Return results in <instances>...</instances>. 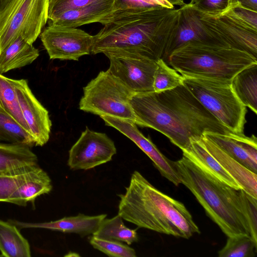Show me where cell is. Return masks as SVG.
Instances as JSON below:
<instances>
[{
	"instance_id": "obj_1",
	"label": "cell",
	"mask_w": 257,
	"mask_h": 257,
	"mask_svg": "<svg viewBox=\"0 0 257 257\" xmlns=\"http://www.w3.org/2000/svg\"><path fill=\"white\" fill-rule=\"evenodd\" d=\"M130 102L137 125L160 132L181 150L206 132H231L183 84L162 92L135 94Z\"/></svg>"
},
{
	"instance_id": "obj_2",
	"label": "cell",
	"mask_w": 257,
	"mask_h": 257,
	"mask_svg": "<svg viewBox=\"0 0 257 257\" xmlns=\"http://www.w3.org/2000/svg\"><path fill=\"white\" fill-rule=\"evenodd\" d=\"M179 17L175 8L108 15L93 36L91 54L129 53L157 61L162 58Z\"/></svg>"
},
{
	"instance_id": "obj_3",
	"label": "cell",
	"mask_w": 257,
	"mask_h": 257,
	"mask_svg": "<svg viewBox=\"0 0 257 257\" xmlns=\"http://www.w3.org/2000/svg\"><path fill=\"white\" fill-rule=\"evenodd\" d=\"M125 193L119 194L118 214L139 227L189 238L200 233L184 205L158 190L139 172L132 174Z\"/></svg>"
},
{
	"instance_id": "obj_4",
	"label": "cell",
	"mask_w": 257,
	"mask_h": 257,
	"mask_svg": "<svg viewBox=\"0 0 257 257\" xmlns=\"http://www.w3.org/2000/svg\"><path fill=\"white\" fill-rule=\"evenodd\" d=\"M172 164L181 183L227 237L246 234L251 237L242 189L225 184L183 155Z\"/></svg>"
},
{
	"instance_id": "obj_5",
	"label": "cell",
	"mask_w": 257,
	"mask_h": 257,
	"mask_svg": "<svg viewBox=\"0 0 257 257\" xmlns=\"http://www.w3.org/2000/svg\"><path fill=\"white\" fill-rule=\"evenodd\" d=\"M167 64L185 77L231 82L239 72L257 64V58L229 47L190 43L172 52Z\"/></svg>"
},
{
	"instance_id": "obj_6",
	"label": "cell",
	"mask_w": 257,
	"mask_h": 257,
	"mask_svg": "<svg viewBox=\"0 0 257 257\" xmlns=\"http://www.w3.org/2000/svg\"><path fill=\"white\" fill-rule=\"evenodd\" d=\"M183 77V84L213 116L231 132L244 134L246 107L236 96L231 82Z\"/></svg>"
},
{
	"instance_id": "obj_7",
	"label": "cell",
	"mask_w": 257,
	"mask_h": 257,
	"mask_svg": "<svg viewBox=\"0 0 257 257\" xmlns=\"http://www.w3.org/2000/svg\"><path fill=\"white\" fill-rule=\"evenodd\" d=\"M79 109L100 116L128 119L136 123L131 105L134 94L107 69L100 71L83 87Z\"/></svg>"
},
{
	"instance_id": "obj_8",
	"label": "cell",
	"mask_w": 257,
	"mask_h": 257,
	"mask_svg": "<svg viewBox=\"0 0 257 257\" xmlns=\"http://www.w3.org/2000/svg\"><path fill=\"white\" fill-rule=\"evenodd\" d=\"M49 0H8L0 10V53L17 38L33 44L48 22Z\"/></svg>"
},
{
	"instance_id": "obj_9",
	"label": "cell",
	"mask_w": 257,
	"mask_h": 257,
	"mask_svg": "<svg viewBox=\"0 0 257 257\" xmlns=\"http://www.w3.org/2000/svg\"><path fill=\"white\" fill-rule=\"evenodd\" d=\"M108 71L134 94L154 91L156 61L129 53H105Z\"/></svg>"
},
{
	"instance_id": "obj_10",
	"label": "cell",
	"mask_w": 257,
	"mask_h": 257,
	"mask_svg": "<svg viewBox=\"0 0 257 257\" xmlns=\"http://www.w3.org/2000/svg\"><path fill=\"white\" fill-rule=\"evenodd\" d=\"M50 59L78 61L91 54L93 36L76 28L49 24L40 34Z\"/></svg>"
},
{
	"instance_id": "obj_11",
	"label": "cell",
	"mask_w": 257,
	"mask_h": 257,
	"mask_svg": "<svg viewBox=\"0 0 257 257\" xmlns=\"http://www.w3.org/2000/svg\"><path fill=\"white\" fill-rule=\"evenodd\" d=\"M200 14L204 25L216 37L228 47L257 58V29L244 24L229 11L215 16Z\"/></svg>"
},
{
	"instance_id": "obj_12",
	"label": "cell",
	"mask_w": 257,
	"mask_h": 257,
	"mask_svg": "<svg viewBox=\"0 0 257 257\" xmlns=\"http://www.w3.org/2000/svg\"><path fill=\"white\" fill-rule=\"evenodd\" d=\"M116 153L114 143L105 134L86 127L70 149L67 164L73 170H89L109 162Z\"/></svg>"
},
{
	"instance_id": "obj_13",
	"label": "cell",
	"mask_w": 257,
	"mask_h": 257,
	"mask_svg": "<svg viewBox=\"0 0 257 257\" xmlns=\"http://www.w3.org/2000/svg\"><path fill=\"white\" fill-rule=\"evenodd\" d=\"M179 10L177 25L167 42L162 57L165 62L167 63L172 52L190 43L228 47L207 29L200 19V13L189 3Z\"/></svg>"
},
{
	"instance_id": "obj_14",
	"label": "cell",
	"mask_w": 257,
	"mask_h": 257,
	"mask_svg": "<svg viewBox=\"0 0 257 257\" xmlns=\"http://www.w3.org/2000/svg\"><path fill=\"white\" fill-rule=\"evenodd\" d=\"M12 81L35 146H43L49 141L51 132L52 122L49 112L34 96L27 80L12 79Z\"/></svg>"
},
{
	"instance_id": "obj_15",
	"label": "cell",
	"mask_w": 257,
	"mask_h": 257,
	"mask_svg": "<svg viewBox=\"0 0 257 257\" xmlns=\"http://www.w3.org/2000/svg\"><path fill=\"white\" fill-rule=\"evenodd\" d=\"M100 117L104 120L105 125L115 128L136 144L151 159L162 176L176 186L181 184L172 161L165 157L150 139L143 135L135 122L111 116Z\"/></svg>"
},
{
	"instance_id": "obj_16",
	"label": "cell",
	"mask_w": 257,
	"mask_h": 257,
	"mask_svg": "<svg viewBox=\"0 0 257 257\" xmlns=\"http://www.w3.org/2000/svg\"><path fill=\"white\" fill-rule=\"evenodd\" d=\"M203 136L247 169L257 173V139L244 134L206 132Z\"/></svg>"
},
{
	"instance_id": "obj_17",
	"label": "cell",
	"mask_w": 257,
	"mask_h": 257,
	"mask_svg": "<svg viewBox=\"0 0 257 257\" xmlns=\"http://www.w3.org/2000/svg\"><path fill=\"white\" fill-rule=\"evenodd\" d=\"M105 214L90 216L79 213L76 216L65 217L50 222L28 223L19 221L10 222L23 228H39L59 231L64 233H76L81 236L93 234L98 228Z\"/></svg>"
},
{
	"instance_id": "obj_18",
	"label": "cell",
	"mask_w": 257,
	"mask_h": 257,
	"mask_svg": "<svg viewBox=\"0 0 257 257\" xmlns=\"http://www.w3.org/2000/svg\"><path fill=\"white\" fill-rule=\"evenodd\" d=\"M201 140L207 150L235 181L240 189L257 199L256 174L231 158L203 135Z\"/></svg>"
},
{
	"instance_id": "obj_19",
	"label": "cell",
	"mask_w": 257,
	"mask_h": 257,
	"mask_svg": "<svg viewBox=\"0 0 257 257\" xmlns=\"http://www.w3.org/2000/svg\"><path fill=\"white\" fill-rule=\"evenodd\" d=\"M114 10V0H96L83 7L63 12L48 24L66 27H78L98 22Z\"/></svg>"
},
{
	"instance_id": "obj_20",
	"label": "cell",
	"mask_w": 257,
	"mask_h": 257,
	"mask_svg": "<svg viewBox=\"0 0 257 257\" xmlns=\"http://www.w3.org/2000/svg\"><path fill=\"white\" fill-rule=\"evenodd\" d=\"M52 189L51 180L38 165L32 170L26 181L11 196L9 203L26 206L38 196L49 193Z\"/></svg>"
},
{
	"instance_id": "obj_21",
	"label": "cell",
	"mask_w": 257,
	"mask_h": 257,
	"mask_svg": "<svg viewBox=\"0 0 257 257\" xmlns=\"http://www.w3.org/2000/svg\"><path fill=\"white\" fill-rule=\"evenodd\" d=\"M39 56L32 44L18 37L0 53V73L28 65Z\"/></svg>"
},
{
	"instance_id": "obj_22",
	"label": "cell",
	"mask_w": 257,
	"mask_h": 257,
	"mask_svg": "<svg viewBox=\"0 0 257 257\" xmlns=\"http://www.w3.org/2000/svg\"><path fill=\"white\" fill-rule=\"evenodd\" d=\"M201 138L191 140L190 146L187 149L182 150L183 155L201 166L225 184L234 189H241L235 181L207 150Z\"/></svg>"
},
{
	"instance_id": "obj_23",
	"label": "cell",
	"mask_w": 257,
	"mask_h": 257,
	"mask_svg": "<svg viewBox=\"0 0 257 257\" xmlns=\"http://www.w3.org/2000/svg\"><path fill=\"white\" fill-rule=\"evenodd\" d=\"M233 91L240 101L257 113V64L239 72L231 81Z\"/></svg>"
},
{
	"instance_id": "obj_24",
	"label": "cell",
	"mask_w": 257,
	"mask_h": 257,
	"mask_svg": "<svg viewBox=\"0 0 257 257\" xmlns=\"http://www.w3.org/2000/svg\"><path fill=\"white\" fill-rule=\"evenodd\" d=\"M0 251L6 257L31 256L29 243L16 225L2 220H0Z\"/></svg>"
},
{
	"instance_id": "obj_25",
	"label": "cell",
	"mask_w": 257,
	"mask_h": 257,
	"mask_svg": "<svg viewBox=\"0 0 257 257\" xmlns=\"http://www.w3.org/2000/svg\"><path fill=\"white\" fill-rule=\"evenodd\" d=\"M38 159L30 148L0 143V172L37 164Z\"/></svg>"
},
{
	"instance_id": "obj_26",
	"label": "cell",
	"mask_w": 257,
	"mask_h": 257,
	"mask_svg": "<svg viewBox=\"0 0 257 257\" xmlns=\"http://www.w3.org/2000/svg\"><path fill=\"white\" fill-rule=\"evenodd\" d=\"M93 235L104 239L123 242L128 245L139 239L137 230L125 226L118 214L111 218L105 217L103 219Z\"/></svg>"
},
{
	"instance_id": "obj_27",
	"label": "cell",
	"mask_w": 257,
	"mask_h": 257,
	"mask_svg": "<svg viewBox=\"0 0 257 257\" xmlns=\"http://www.w3.org/2000/svg\"><path fill=\"white\" fill-rule=\"evenodd\" d=\"M0 141L30 148L35 145L32 135L9 114L1 105Z\"/></svg>"
},
{
	"instance_id": "obj_28",
	"label": "cell",
	"mask_w": 257,
	"mask_h": 257,
	"mask_svg": "<svg viewBox=\"0 0 257 257\" xmlns=\"http://www.w3.org/2000/svg\"><path fill=\"white\" fill-rule=\"evenodd\" d=\"M0 105L9 114L31 134L29 126L23 115L12 79L1 73Z\"/></svg>"
},
{
	"instance_id": "obj_29",
	"label": "cell",
	"mask_w": 257,
	"mask_h": 257,
	"mask_svg": "<svg viewBox=\"0 0 257 257\" xmlns=\"http://www.w3.org/2000/svg\"><path fill=\"white\" fill-rule=\"evenodd\" d=\"M38 164L0 172V202L9 203L11 196L24 182Z\"/></svg>"
},
{
	"instance_id": "obj_30",
	"label": "cell",
	"mask_w": 257,
	"mask_h": 257,
	"mask_svg": "<svg viewBox=\"0 0 257 257\" xmlns=\"http://www.w3.org/2000/svg\"><path fill=\"white\" fill-rule=\"evenodd\" d=\"M257 243L249 235L239 234L228 237L224 246L218 251L219 257H253Z\"/></svg>"
},
{
	"instance_id": "obj_31",
	"label": "cell",
	"mask_w": 257,
	"mask_h": 257,
	"mask_svg": "<svg viewBox=\"0 0 257 257\" xmlns=\"http://www.w3.org/2000/svg\"><path fill=\"white\" fill-rule=\"evenodd\" d=\"M153 88L155 92L172 89L183 84L184 77L160 58L157 61Z\"/></svg>"
},
{
	"instance_id": "obj_32",
	"label": "cell",
	"mask_w": 257,
	"mask_h": 257,
	"mask_svg": "<svg viewBox=\"0 0 257 257\" xmlns=\"http://www.w3.org/2000/svg\"><path fill=\"white\" fill-rule=\"evenodd\" d=\"M163 8L174 9L167 0H114V10L108 15L135 13Z\"/></svg>"
},
{
	"instance_id": "obj_33",
	"label": "cell",
	"mask_w": 257,
	"mask_h": 257,
	"mask_svg": "<svg viewBox=\"0 0 257 257\" xmlns=\"http://www.w3.org/2000/svg\"><path fill=\"white\" fill-rule=\"evenodd\" d=\"M89 243L95 248L111 257H136L135 250L121 242L102 239L92 235Z\"/></svg>"
},
{
	"instance_id": "obj_34",
	"label": "cell",
	"mask_w": 257,
	"mask_h": 257,
	"mask_svg": "<svg viewBox=\"0 0 257 257\" xmlns=\"http://www.w3.org/2000/svg\"><path fill=\"white\" fill-rule=\"evenodd\" d=\"M189 4L199 12L210 16L223 14L234 5L233 0H196Z\"/></svg>"
},
{
	"instance_id": "obj_35",
	"label": "cell",
	"mask_w": 257,
	"mask_h": 257,
	"mask_svg": "<svg viewBox=\"0 0 257 257\" xmlns=\"http://www.w3.org/2000/svg\"><path fill=\"white\" fill-rule=\"evenodd\" d=\"M96 0H49L48 21L52 20L64 12L80 8Z\"/></svg>"
},
{
	"instance_id": "obj_36",
	"label": "cell",
	"mask_w": 257,
	"mask_h": 257,
	"mask_svg": "<svg viewBox=\"0 0 257 257\" xmlns=\"http://www.w3.org/2000/svg\"><path fill=\"white\" fill-rule=\"evenodd\" d=\"M243 197L251 237L257 243V199L249 195L243 190Z\"/></svg>"
},
{
	"instance_id": "obj_37",
	"label": "cell",
	"mask_w": 257,
	"mask_h": 257,
	"mask_svg": "<svg viewBox=\"0 0 257 257\" xmlns=\"http://www.w3.org/2000/svg\"><path fill=\"white\" fill-rule=\"evenodd\" d=\"M228 11L249 26L257 29V11L235 4Z\"/></svg>"
},
{
	"instance_id": "obj_38",
	"label": "cell",
	"mask_w": 257,
	"mask_h": 257,
	"mask_svg": "<svg viewBox=\"0 0 257 257\" xmlns=\"http://www.w3.org/2000/svg\"><path fill=\"white\" fill-rule=\"evenodd\" d=\"M234 5L238 3L246 8L257 11V0H233Z\"/></svg>"
},
{
	"instance_id": "obj_39",
	"label": "cell",
	"mask_w": 257,
	"mask_h": 257,
	"mask_svg": "<svg viewBox=\"0 0 257 257\" xmlns=\"http://www.w3.org/2000/svg\"><path fill=\"white\" fill-rule=\"evenodd\" d=\"M170 4L173 6H178L180 7L185 5L186 4L184 0H167Z\"/></svg>"
},
{
	"instance_id": "obj_40",
	"label": "cell",
	"mask_w": 257,
	"mask_h": 257,
	"mask_svg": "<svg viewBox=\"0 0 257 257\" xmlns=\"http://www.w3.org/2000/svg\"><path fill=\"white\" fill-rule=\"evenodd\" d=\"M8 0H0V10L5 6Z\"/></svg>"
},
{
	"instance_id": "obj_41",
	"label": "cell",
	"mask_w": 257,
	"mask_h": 257,
	"mask_svg": "<svg viewBox=\"0 0 257 257\" xmlns=\"http://www.w3.org/2000/svg\"><path fill=\"white\" fill-rule=\"evenodd\" d=\"M196 0H190V3H193L194 2L196 1Z\"/></svg>"
}]
</instances>
